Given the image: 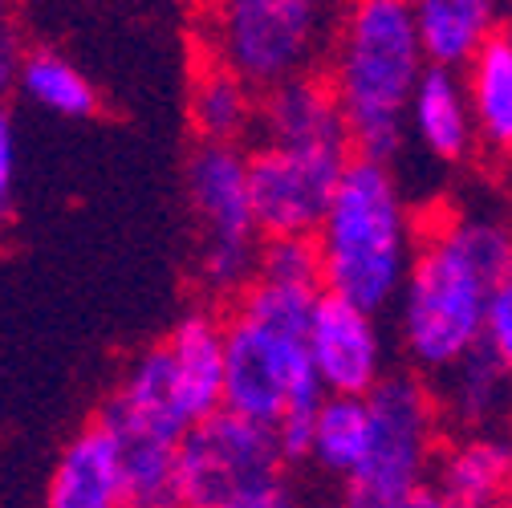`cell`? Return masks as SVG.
<instances>
[{
	"label": "cell",
	"mask_w": 512,
	"mask_h": 508,
	"mask_svg": "<svg viewBox=\"0 0 512 508\" xmlns=\"http://www.w3.org/2000/svg\"><path fill=\"white\" fill-rule=\"evenodd\" d=\"M17 86L45 110L53 114H66V118H86L98 110V94L94 86L70 66L61 53L53 49H33L21 57V70H17Z\"/></svg>",
	"instance_id": "21"
},
{
	"label": "cell",
	"mask_w": 512,
	"mask_h": 508,
	"mask_svg": "<svg viewBox=\"0 0 512 508\" xmlns=\"http://www.w3.org/2000/svg\"><path fill=\"white\" fill-rule=\"evenodd\" d=\"M256 98L261 90H252L240 74L220 61L208 66L191 86V126H196L200 143H240L256 122Z\"/></svg>",
	"instance_id": "20"
},
{
	"label": "cell",
	"mask_w": 512,
	"mask_h": 508,
	"mask_svg": "<svg viewBox=\"0 0 512 508\" xmlns=\"http://www.w3.org/2000/svg\"><path fill=\"white\" fill-rule=\"evenodd\" d=\"M480 346L512 374V265L504 269V277L492 289L488 313H484V338Z\"/></svg>",
	"instance_id": "23"
},
{
	"label": "cell",
	"mask_w": 512,
	"mask_h": 508,
	"mask_svg": "<svg viewBox=\"0 0 512 508\" xmlns=\"http://www.w3.org/2000/svg\"><path fill=\"white\" fill-rule=\"evenodd\" d=\"M366 431H370L366 395H322V403L313 407V423H309L305 464H317L326 476L346 480L366 452Z\"/></svg>",
	"instance_id": "19"
},
{
	"label": "cell",
	"mask_w": 512,
	"mask_h": 508,
	"mask_svg": "<svg viewBox=\"0 0 512 508\" xmlns=\"http://www.w3.org/2000/svg\"><path fill=\"white\" fill-rule=\"evenodd\" d=\"M427 66L464 70L484 41L500 33L496 0H411Z\"/></svg>",
	"instance_id": "16"
},
{
	"label": "cell",
	"mask_w": 512,
	"mask_h": 508,
	"mask_svg": "<svg viewBox=\"0 0 512 508\" xmlns=\"http://www.w3.org/2000/svg\"><path fill=\"white\" fill-rule=\"evenodd\" d=\"M500 37H504V41H508V49H512V17L500 25Z\"/></svg>",
	"instance_id": "26"
},
{
	"label": "cell",
	"mask_w": 512,
	"mask_h": 508,
	"mask_svg": "<svg viewBox=\"0 0 512 508\" xmlns=\"http://www.w3.org/2000/svg\"><path fill=\"white\" fill-rule=\"evenodd\" d=\"M13 163H17L13 122L0 114V228H5V220H9V212H13Z\"/></svg>",
	"instance_id": "24"
},
{
	"label": "cell",
	"mask_w": 512,
	"mask_h": 508,
	"mask_svg": "<svg viewBox=\"0 0 512 508\" xmlns=\"http://www.w3.org/2000/svg\"><path fill=\"white\" fill-rule=\"evenodd\" d=\"M472 122H476V143L492 155H512V49L496 33L476 49V57L460 70Z\"/></svg>",
	"instance_id": "18"
},
{
	"label": "cell",
	"mask_w": 512,
	"mask_h": 508,
	"mask_svg": "<svg viewBox=\"0 0 512 508\" xmlns=\"http://www.w3.org/2000/svg\"><path fill=\"white\" fill-rule=\"evenodd\" d=\"M407 135L439 163H464L476 151V122L460 70L423 66L407 98Z\"/></svg>",
	"instance_id": "11"
},
{
	"label": "cell",
	"mask_w": 512,
	"mask_h": 508,
	"mask_svg": "<svg viewBox=\"0 0 512 508\" xmlns=\"http://www.w3.org/2000/svg\"><path fill=\"white\" fill-rule=\"evenodd\" d=\"M415 220L387 159L350 155L313 232L322 289L362 309H391L415 257Z\"/></svg>",
	"instance_id": "4"
},
{
	"label": "cell",
	"mask_w": 512,
	"mask_h": 508,
	"mask_svg": "<svg viewBox=\"0 0 512 508\" xmlns=\"http://www.w3.org/2000/svg\"><path fill=\"white\" fill-rule=\"evenodd\" d=\"M256 126L269 143H317V139H350L342 106L326 78L293 74L256 98Z\"/></svg>",
	"instance_id": "14"
},
{
	"label": "cell",
	"mask_w": 512,
	"mask_h": 508,
	"mask_svg": "<svg viewBox=\"0 0 512 508\" xmlns=\"http://www.w3.org/2000/svg\"><path fill=\"white\" fill-rule=\"evenodd\" d=\"M289 460L269 423L216 407L175 448V504L191 508H285Z\"/></svg>",
	"instance_id": "5"
},
{
	"label": "cell",
	"mask_w": 512,
	"mask_h": 508,
	"mask_svg": "<svg viewBox=\"0 0 512 508\" xmlns=\"http://www.w3.org/2000/svg\"><path fill=\"white\" fill-rule=\"evenodd\" d=\"M49 504L53 508H122L126 504L118 435L102 419L90 423L61 452L49 480Z\"/></svg>",
	"instance_id": "13"
},
{
	"label": "cell",
	"mask_w": 512,
	"mask_h": 508,
	"mask_svg": "<svg viewBox=\"0 0 512 508\" xmlns=\"http://www.w3.org/2000/svg\"><path fill=\"white\" fill-rule=\"evenodd\" d=\"M350 139L261 143L248 155V196L261 236H313L350 163Z\"/></svg>",
	"instance_id": "9"
},
{
	"label": "cell",
	"mask_w": 512,
	"mask_h": 508,
	"mask_svg": "<svg viewBox=\"0 0 512 508\" xmlns=\"http://www.w3.org/2000/svg\"><path fill=\"white\" fill-rule=\"evenodd\" d=\"M431 492L439 504L488 508L512 496V439L492 431H468L456 448L431 464Z\"/></svg>",
	"instance_id": "12"
},
{
	"label": "cell",
	"mask_w": 512,
	"mask_h": 508,
	"mask_svg": "<svg viewBox=\"0 0 512 508\" xmlns=\"http://www.w3.org/2000/svg\"><path fill=\"white\" fill-rule=\"evenodd\" d=\"M256 277L277 281V285L322 289V265H317L313 236H265L261 240V257H256Z\"/></svg>",
	"instance_id": "22"
},
{
	"label": "cell",
	"mask_w": 512,
	"mask_h": 508,
	"mask_svg": "<svg viewBox=\"0 0 512 508\" xmlns=\"http://www.w3.org/2000/svg\"><path fill=\"white\" fill-rule=\"evenodd\" d=\"M322 289L256 277L224 322L220 407L277 427L285 415H313L322 383L309 358V313Z\"/></svg>",
	"instance_id": "3"
},
{
	"label": "cell",
	"mask_w": 512,
	"mask_h": 508,
	"mask_svg": "<svg viewBox=\"0 0 512 508\" xmlns=\"http://www.w3.org/2000/svg\"><path fill=\"white\" fill-rule=\"evenodd\" d=\"M21 37L13 29V17H9V0H0V70L13 66V61L21 57Z\"/></svg>",
	"instance_id": "25"
},
{
	"label": "cell",
	"mask_w": 512,
	"mask_h": 508,
	"mask_svg": "<svg viewBox=\"0 0 512 508\" xmlns=\"http://www.w3.org/2000/svg\"><path fill=\"white\" fill-rule=\"evenodd\" d=\"M330 90L358 155L395 159L407 139V98L427 66L411 0H346L330 33Z\"/></svg>",
	"instance_id": "2"
},
{
	"label": "cell",
	"mask_w": 512,
	"mask_h": 508,
	"mask_svg": "<svg viewBox=\"0 0 512 508\" xmlns=\"http://www.w3.org/2000/svg\"><path fill=\"white\" fill-rule=\"evenodd\" d=\"M163 346L171 354L179 403L191 423H200L224 395V322L212 313H187Z\"/></svg>",
	"instance_id": "15"
},
{
	"label": "cell",
	"mask_w": 512,
	"mask_h": 508,
	"mask_svg": "<svg viewBox=\"0 0 512 508\" xmlns=\"http://www.w3.org/2000/svg\"><path fill=\"white\" fill-rule=\"evenodd\" d=\"M512 265V228L492 216H452L415 240L399 285V342L415 370L439 374L484 338L496 281Z\"/></svg>",
	"instance_id": "1"
},
{
	"label": "cell",
	"mask_w": 512,
	"mask_h": 508,
	"mask_svg": "<svg viewBox=\"0 0 512 508\" xmlns=\"http://www.w3.org/2000/svg\"><path fill=\"white\" fill-rule=\"evenodd\" d=\"M187 200L204 228V285L220 297H240L256 277L265 240L248 196V155L236 143H200L187 159Z\"/></svg>",
	"instance_id": "8"
},
{
	"label": "cell",
	"mask_w": 512,
	"mask_h": 508,
	"mask_svg": "<svg viewBox=\"0 0 512 508\" xmlns=\"http://www.w3.org/2000/svg\"><path fill=\"white\" fill-rule=\"evenodd\" d=\"M443 391L435 399V411H443L464 431H488L512 411V374L484 350H468L460 362L435 374Z\"/></svg>",
	"instance_id": "17"
},
{
	"label": "cell",
	"mask_w": 512,
	"mask_h": 508,
	"mask_svg": "<svg viewBox=\"0 0 512 508\" xmlns=\"http://www.w3.org/2000/svg\"><path fill=\"white\" fill-rule=\"evenodd\" d=\"M366 452L342 480L358 508H427L435 464V395L415 374H382L366 391Z\"/></svg>",
	"instance_id": "6"
},
{
	"label": "cell",
	"mask_w": 512,
	"mask_h": 508,
	"mask_svg": "<svg viewBox=\"0 0 512 508\" xmlns=\"http://www.w3.org/2000/svg\"><path fill=\"white\" fill-rule=\"evenodd\" d=\"M338 0H220L216 61L252 90L309 74L330 45Z\"/></svg>",
	"instance_id": "7"
},
{
	"label": "cell",
	"mask_w": 512,
	"mask_h": 508,
	"mask_svg": "<svg viewBox=\"0 0 512 508\" xmlns=\"http://www.w3.org/2000/svg\"><path fill=\"white\" fill-rule=\"evenodd\" d=\"M305 338L326 395H366L387 374V338L378 313L338 293H317Z\"/></svg>",
	"instance_id": "10"
}]
</instances>
